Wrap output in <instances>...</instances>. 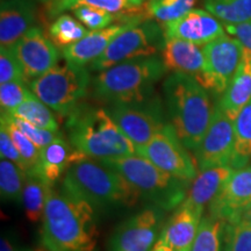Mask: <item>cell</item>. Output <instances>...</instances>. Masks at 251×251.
Wrapping results in <instances>:
<instances>
[{
	"label": "cell",
	"mask_w": 251,
	"mask_h": 251,
	"mask_svg": "<svg viewBox=\"0 0 251 251\" xmlns=\"http://www.w3.org/2000/svg\"><path fill=\"white\" fill-rule=\"evenodd\" d=\"M97 212L89 203L50 188L41 242L48 251H99Z\"/></svg>",
	"instance_id": "6da1fadb"
},
{
	"label": "cell",
	"mask_w": 251,
	"mask_h": 251,
	"mask_svg": "<svg viewBox=\"0 0 251 251\" xmlns=\"http://www.w3.org/2000/svg\"><path fill=\"white\" fill-rule=\"evenodd\" d=\"M6 114V113H5ZM9 118L13 124L20 129L26 136L33 142L39 149H43L46 146H48L49 143H51L52 141H55L57 137L63 135L61 131H50L47 129H42V128L36 127V126L29 124V122L21 120V119L12 117L11 114H8Z\"/></svg>",
	"instance_id": "8d00e7d4"
},
{
	"label": "cell",
	"mask_w": 251,
	"mask_h": 251,
	"mask_svg": "<svg viewBox=\"0 0 251 251\" xmlns=\"http://www.w3.org/2000/svg\"><path fill=\"white\" fill-rule=\"evenodd\" d=\"M137 155L144 157L161 170L191 183L198 175L196 159L177 136L169 124L156 134L146 146L136 149Z\"/></svg>",
	"instance_id": "30bf717a"
},
{
	"label": "cell",
	"mask_w": 251,
	"mask_h": 251,
	"mask_svg": "<svg viewBox=\"0 0 251 251\" xmlns=\"http://www.w3.org/2000/svg\"><path fill=\"white\" fill-rule=\"evenodd\" d=\"M62 191L89 203L96 212L130 208L142 198L124 176L89 157L69 168L63 177Z\"/></svg>",
	"instance_id": "7a4b0ae2"
},
{
	"label": "cell",
	"mask_w": 251,
	"mask_h": 251,
	"mask_svg": "<svg viewBox=\"0 0 251 251\" xmlns=\"http://www.w3.org/2000/svg\"><path fill=\"white\" fill-rule=\"evenodd\" d=\"M67 130L75 149L97 161L136 153V148L115 124L107 109L80 103L68 117Z\"/></svg>",
	"instance_id": "277c9868"
},
{
	"label": "cell",
	"mask_w": 251,
	"mask_h": 251,
	"mask_svg": "<svg viewBox=\"0 0 251 251\" xmlns=\"http://www.w3.org/2000/svg\"><path fill=\"white\" fill-rule=\"evenodd\" d=\"M0 251H33L29 248L20 246L14 237L9 236L8 234H2L0 240Z\"/></svg>",
	"instance_id": "60d3db41"
},
{
	"label": "cell",
	"mask_w": 251,
	"mask_h": 251,
	"mask_svg": "<svg viewBox=\"0 0 251 251\" xmlns=\"http://www.w3.org/2000/svg\"><path fill=\"white\" fill-rule=\"evenodd\" d=\"M169 124L187 149L196 150L208 130L214 108L208 91L190 75L174 72L163 85Z\"/></svg>",
	"instance_id": "3957f363"
},
{
	"label": "cell",
	"mask_w": 251,
	"mask_h": 251,
	"mask_svg": "<svg viewBox=\"0 0 251 251\" xmlns=\"http://www.w3.org/2000/svg\"><path fill=\"white\" fill-rule=\"evenodd\" d=\"M165 39H180L205 46L225 35L224 24L208 11L192 9L178 20L163 27Z\"/></svg>",
	"instance_id": "2e32d148"
},
{
	"label": "cell",
	"mask_w": 251,
	"mask_h": 251,
	"mask_svg": "<svg viewBox=\"0 0 251 251\" xmlns=\"http://www.w3.org/2000/svg\"><path fill=\"white\" fill-rule=\"evenodd\" d=\"M83 153L74 148L64 136L57 137L45 148L41 149L39 161L28 175L35 176L50 187L63 178L72 164L84 158Z\"/></svg>",
	"instance_id": "e0dca14e"
},
{
	"label": "cell",
	"mask_w": 251,
	"mask_h": 251,
	"mask_svg": "<svg viewBox=\"0 0 251 251\" xmlns=\"http://www.w3.org/2000/svg\"><path fill=\"white\" fill-rule=\"evenodd\" d=\"M31 94L33 92L25 86V83H20V81H9V83L0 84L1 113L12 114V112L18 108L27 98H29Z\"/></svg>",
	"instance_id": "d590c367"
},
{
	"label": "cell",
	"mask_w": 251,
	"mask_h": 251,
	"mask_svg": "<svg viewBox=\"0 0 251 251\" xmlns=\"http://www.w3.org/2000/svg\"><path fill=\"white\" fill-rule=\"evenodd\" d=\"M141 1H142V2H143V1H144V0H141Z\"/></svg>",
	"instance_id": "7dc6e473"
},
{
	"label": "cell",
	"mask_w": 251,
	"mask_h": 251,
	"mask_svg": "<svg viewBox=\"0 0 251 251\" xmlns=\"http://www.w3.org/2000/svg\"><path fill=\"white\" fill-rule=\"evenodd\" d=\"M224 251H251V221L243 218L234 224H226Z\"/></svg>",
	"instance_id": "836d02e7"
},
{
	"label": "cell",
	"mask_w": 251,
	"mask_h": 251,
	"mask_svg": "<svg viewBox=\"0 0 251 251\" xmlns=\"http://www.w3.org/2000/svg\"><path fill=\"white\" fill-rule=\"evenodd\" d=\"M1 126L7 130L12 141H13L15 147H17L19 152H20L21 157H23L28 175L33 170L34 166L36 165L37 161H39L41 149L37 148L35 144L31 142L26 135L19 129L17 126L12 122L9 115L5 114V113H1Z\"/></svg>",
	"instance_id": "d6a6232c"
},
{
	"label": "cell",
	"mask_w": 251,
	"mask_h": 251,
	"mask_svg": "<svg viewBox=\"0 0 251 251\" xmlns=\"http://www.w3.org/2000/svg\"><path fill=\"white\" fill-rule=\"evenodd\" d=\"M208 130L201 143L194 150L199 170L220 165H229L235 144L234 120L216 103Z\"/></svg>",
	"instance_id": "4fadbf2b"
},
{
	"label": "cell",
	"mask_w": 251,
	"mask_h": 251,
	"mask_svg": "<svg viewBox=\"0 0 251 251\" xmlns=\"http://www.w3.org/2000/svg\"><path fill=\"white\" fill-rule=\"evenodd\" d=\"M151 251H174V249L170 247V244L168 243V241L165 240V237L161 234L159 238L157 240L155 247L152 248Z\"/></svg>",
	"instance_id": "b9f144b4"
},
{
	"label": "cell",
	"mask_w": 251,
	"mask_h": 251,
	"mask_svg": "<svg viewBox=\"0 0 251 251\" xmlns=\"http://www.w3.org/2000/svg\"><path fill=\"white\" fill-rule=\"evenodd\" d=\"M24 72L25 84H29L56 67L59 51L40 28L33 27L12 47Z\"/></svg>",
	"instance_id": "5bb4252c"
},
{
	"label": "cell",
	"mask_w": 251,
	"mask_h": 251,
	"mask_svg": "<svg viewBox=\"0 0 251 251\" xmlns=\"http://www.w3.org/2000/svg\"><path fill=\"white\" fill-rule=\"evenodd\" d=\"M50 188L52 187L48 186L40 178L27 175L21 202H23L25 215L30 224L42 222Z\"/></svg>",
	"instance_id": "484cf974"
},
{
	"label": "cell",
	"mask_w": 251,
	"mask_h": 251,
	"mask_svg": "<svg viewBox=\"0 0 251 251\" xmlns=\"http://www.w3.org/2000/svg\"><path fill=\"white\" fill-rule=\"evenodd\" d=\"M205 8L224 24L251 21V0H205Z\"/></svg>",
	"instance_id": "f546056e"
},
{
	"label": "cell",
	"mask_w": 251,
	"mask_h": 251,
	"mask_svg": "<svg viewBox=\"0 0 251 251\" xmlns=\"http://www.w3.org/2000/svg\"><path fill=\"white\" fill-rule=\"evenodd\" d=\"M99 162L124 176L141 197L163 211H175L186 199L191 183L161 170L137 153Z\"/></svg>",
	"instance_id": "8992f818"
},
{
	"label": "cell",
	"mask_w": 251,
	"mask_h": 251,
	"mask_svg": "<svg viewBox=\"0 0 251 251\" xmlns=\"http://www.w3.org/2000/svg\"><path fill=\"white\" fill-rule=\"evenodd\" d=\"M224 28L229 35L234 36V39L241 43L244 49L251 51V21L236 25L224 24Z\"/></svg>",
	"instance_id": "ab89813d"
},
{
	"label": "cell",
	"mask_w": 251,
	"mask_h": 251,
	"mask_svg": "<svg viewBox=\"0 0 251 251\" xmlns=\"http://www.w3.org/2000/svg\"><path fill=\"white\" fill-rule=\"evenodd\" d=\"M42 1H46V2H48V1H49V0H42Z\"/></svg>",
	"instance_id": "bcb514c9"
},
{
	"label": "cell",
	"mask_w": 251,
	"mask_h": 251,
	"mask_svg": "<svg viewBox=\"0 0 251 251\" xmlns=\"http://www.w3.org/2000/svg\"><path fill=\"white\" fill-rule=\"evenodd\" d=\"M89 85V70L68 62L56 65L28 84L41 101L62 117H69L80 105Z\"/></svg>",
	"instance_id": "52a82bcc"
},
{
	"label": "cell",
	"mask_w": 251,
	"mask_h": 251,
	"mask_svg": "<svg viewBox=\"0 0 251 251\" xmlns=\"http://www.w3.org/2000/svg\"><path fill=\"white\" fill-rule=\"evenodd\" d=\"M61 1H63V0H49L48 6H47V7H52V6L59 4Z\"/></svg>",
	"instance_id": "7bdbcfd3"
},
{
	"label": "cell",
	"mask_w": 251,
	"mask_h": 251,
	"mask_svg": "<svg viewBox=\"0 0 251 251\" xmlns=\"http://www.w3.org/2000/svg\"><path fill=\"white\" fill-rule=\"evenodd\" d=\"M75 18L79 20L87 29L100 30L105 29L117 20V15L109 13L103 9L91 7V6H78L72 9Z\"/></svg>",
	"instance_id": "e575fe53"
},
{
	"label": "cell",
	"mask_w": 251,
	"mask_h": 251,
	"mask_svg": "<svg viewBox=\"0 0 251 251\" xmlns=\"http://www.w3.org/2000/svg\"><path fill=\"white\" fill-rule=\"evenodd\" d=\"M166 71L162 58L156 56L121 63L93 78V93L108 106L144 101L155 96V84Z\"/></svg>",
	"instance_id": "5b68a950"
},
{
	"label": "cell",
	"mask_w": 251,
	"mask_h": 251,
	"mask_svg": "<svg viewBox=\"0 0 251 251\" xmlns=\"http://www.w3.org/2000/svg\"><path fill=\"white\" fill-rule=\"evenodd\" d=\"M9 81L25 83L21 65L11 48H0V84Z\"/></svg>",
	"instance_id": "74e56055"
},
{
	"label": "cell",
	"mask_w": 251,
	"mask_h": 251,
	"mask_svg": "<svg viewBox=\"0 0 251 251\" xmlns=\"http://www.w3.org/2000/svg\"><path fill=\"white\" fill-rule=\"evenodd\" d=\"M226 222L205 216L201 220L198 235L191 251H224V231Z\"/></svg>",
	"instance_id": "1f68e13d"
},
{
	"label": "cell",
	"mask_w": 251,
	"mask_h": 251,
	"mask_svg": "<svg viewBox=\"0 0 251 251\" xmlns=\"http://www.w3.org/2000/svg\"><path fill=\"white\" fill-rule=\"evenodd\" d=\"M234 171L235 169L230 165L213 166L199 170L197 177L191 181L184 201L203 212L205 207L209 206L213 199L218 196Z\"/></svg>",
	"instance_id": "7402d4cb"
},
{
	"label": "cell",
	"mask_w": 251,
	"mask_h": 251,
	"mask_svg": "<svg viewBox=\"0 0 251 251\" xmlns=\"http://www.w3.org/2000/svg\"><path fill=\"white\" fill-rule=\"evenodd\" d=\"M164 42V31L157 23H133L112 40L103 54L91 63V69L100 72L128 61L155 57Z\"/></svg>",
	"instance_id": "ba28073f"
},
{
	"label": "cell",
	"mask_w": 251,
	"mask_h": 251,
	"mask_svg": "<svg viewBox=\"0 0 251 251\" xmlns=\"http://www.w3.org/2000/svg\"><path fill=\"white\" fill-rule=\"evenodd\" d=\"M164 213L151 205L126 219L108 238L107 251H151L164 227Z\"/></svg>",
	"instance_id": "7c38bea8"
},
{
	"label": "cell",
	"mask_w": 251,
	"mask_h": 251,
	"mask_svg": "<svg viewBox=\"0 0 251 251\" xmlns=\"http://www.w3.org/2000/svg\"><path fill=\"white\" fill-rule=\"evenodd\" d=\"M49 39L57 48H68L85 37L90 33L89 29L69 14H61L49 25Z\"/></svg>",
	"instance_id": "f1b7e54d"
},
{
	"label": "cell",
	"mask_w": 251,
	"mask_h": 251,
	"mask_svg": "<svg viewBox=\"0 0 251 251\" xmlns=\"http://www.w3.org/2000/svg\"><path fill=\"white\" fill-rule=\"evenodd\" d=\"M197 0H159L156 2H146L143 7V18L151 19L161 26L174 23L192 11Z\"/></svg>",
	"instance_id": "83f0119b"
},
{
	"label": "cell",
	"mask_w": 251,
	"mask_h": 251,
	"mask_svg": "<svg viewBox=\"0 0 251 251\" xmlns=\"http://www.w3.org/2000/svg\"><path fill=\"white\" fill-rule=\"evenodd\" d=\"M251 209V166L237 169L209 203V216L234 224Z\"/></svg>",
	"instance_id": "9a60e30c"
},
{
	"label": "cell",
	"mask_w": 251,
	"mask_h": 251,
	"mask_svg": "<svg viewBox=\"0 0 251 251\" xmlns=\"http://www.w3.org/2000/svg\"><path fill=\"white\" fill-rule=\"evenodd\" d=\"M243 48V47H242ZM251 99V51L243 48L242 61L218 105L229 118L235 119Z\"/></svg>",
	"instance_id": "603a6c76"
},
{
	"label": "cell",
	"mask_w": 251,
	"mask_h": 251,
	"mask_svg": "<svg viewBox=\"0 0 251 251\" xmlns=\"http://www.w3.org/2000/svg\"><path fill=\"white\" fill-rule=\"evenodd\" d=\"M203 212L183 201L163 227L162 235L174 251H191L201 224Z\"/></svg>",
	"instance_id": "ac0fdd59"
},
{
	"label": "cell",
	"mask_w": 251,
	"mask_h": 251,
	"mask_svg": "<svg viewBox=\"0 0 251 251\" xmlns=\"http://www.w3.org/2000/svg\"><path fill=\"white\" fill-rule=\"evenodd\" d=\"M78 6H91L97 7L109 13L122 17L127 23L139 21L143 17V2L141 0H63L59 4L47 7L48 17L56 18L64 11L74 9Z\"/></svg>",
	"instance_id": "cb8c5ba5"
},
{
	"label": "cell",
	"mask_w": 251,
	"mask_h": 251,
	"mask_svg": "<svg viewBox=\"0 0 251 251\" xmlns=\"http://www.w3.org/2000/svg\"><path fill=\"white\" fill-rule=\"evenodd\" d=\"M133 23L112 25L105 29L91 30L85 37L63 49V57L70 64L85 67L103 54L115 36Z\"/></svg>",
	"instance_id": "ffe728a7"
},
{
	"label": "cell",
	"mask_w": 251,
	"mask_h": 251,
	"mask_svg": "<svg viewBox=\"0 0 251 251\" xmlns=\"http://www.w3.org/2000/svg\"><path fill=\"white\" fill-rule=\"evenodd\" d=\"M235 144L229 165L237 170L251 159V99L241 109L234 121Z\"/></svg>",
	"instance_id": "d4e9b609"
},
{
	"label": "cell",
	"mask_w": 251,
	"mask_h": 251,
	"mask_svg": "<svg viewBox=\"0 0 251 251\" xmlns=\"http://www.w3.org/2000/svg\"><path fill=\"white\" fill-rule=\"evenodd\" d=\"M161 58L168 70L190 75L197 79L205 68L203 49L180 39H165Z\"/></svg>",
	"instance_id": "44dd1931"
},
{
	"label": "cell",
	"mask_w": 251,
	"mask_h": 251,
	"mask_svg": "<svg viewBox=\"0 0 251 251\" xmlns=\"http://www.w3.org/2000/svg\"><path fill=\"white\" fill-rule=\"evenodd\" d=\"M27 172L8 159L0 161V196L2 201L21 202Z\"/></svg>",
	"instance_id": "4dcf8cb0"
},
{
	"label": "cell",
	"mask_w": 251,
	"mask_h": 251,
	"mask_svg": "<svg viewBox=\"0 0 251 251\" xmlns=\"http://www.w3.org/2000/svg\"><path fill=\"white\" fill-rule=\"evenodd\" d=\"M35 7L30 0H2L0 9V46L11 48L33 28Z\"/></svg>",
	"instance_id": "d6986e66"
},
{
	"label": "cell",
	"mask_w": 251,
	"mask_h": 251,
	"mask_svg": "<svg viewBox=\"0 0 251 251\" xmlns=\"http://www.w3.org/2000/svg\"><path fill=\"white\" fill-rule=\"evenodd\" d=\"M244 218H246V219H248V220H249V221H251V209H250V211H249V212H248V213H247V214H246V215H244Z\"/></svg>",
	"instance_id": "ee69618b"
},
{
	"label": "cell",
	"mask_w": 251,
	"mask_h": 251,
	"mask_svg": "<svg viewBox=\"0 0 251 251\" xmlns=\"http://www.w3.org/2000/svg\"><path fill=\"white\" fill-rule=\"evenodd\" d=\"M156 1H159V0H148V1H147V2L151 4V2H156Z\"/></svg>",
	"instance_id": "f6af8a7d"
},
{
	"label": "cell",
	"mask_w": 251,
	"mask_h": 251,
	"mask_svg": "<svg viewBox=\"0 0 251 251\" xmlns=\"http://www.w3.org/2000/svg\"><path fill=\"white\" fill-rule=\"evenodd\" d=\"M106 109L136 149L169 125L163 103L156 96L140 102L109 105Z\"/></svg>",
	"instance_id": "9c48e42d"
},
{
	"label": "cell",
	"mask_w": 251,
	"mask_h": 251,
	"mask_svg": "<svg viewBox=\"0 0 251 251\" xmlns=\"http://www.w3.org/2000/svg\"><path fill=\"white\" fill-rule=\"evenodd\" d=\"M52 109L42 102L35 94H31L29 98L12 112V117L21 119L29 124L50 131H59L58 122L56 120Z\"/></svg>",
	"instance_id": "4316f807"
},
{
	"label": "cell",
	"mask_w": 251,
	"mask_h": 251,
	"mask_svg": "<svg viewBox=\"0 0 251 251\" xmlns=\"http://www.w3.org/2000/svg\"><path fill=\"white\" fill-rule=\"evenodd\" d=\"M0 155H1V158L13 162L14 164L20 166L25 172H27L23 157L12 141L7 130L2 126H0Z\"/></svg>",
	"instance_id": "f35d334b"
},
{
	"label": "cell",
	"mask_w": 251,
	"mask_h": 251,
	"mask_svg": "<svg viewBox=\"0 0 251 251\" xmlns=\"http://www.w3.org/2000/svg\"><path fill=\"white\" fill-rule=\"evenodd\" d=\"M205 68L198 83L215 96H222L242 61L243 48L234 37L222 35L203 46Z\"/></svg>",
	"instance_id": "8fae6325"
}]
</instances>
